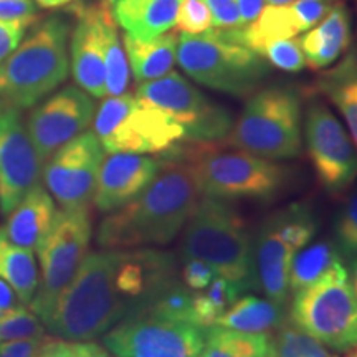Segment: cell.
Instances as JSON below:
<instances>
[{"mask_svg":"<svg viewBox=\"0 0 357 357\" xmlns=\"http://www.w3.org/2000/svg\"><path fill=\"white\" fill-rule=\"evenodd\" d=\"M178 280L174 253L146 247L101 248L86 253L43 324L66 341H93L144 310Z\"/></svg>","mask_w":357,"mask_h":357,"instance_id":"6da1fadb","label":"cell"},{"mask_svg":"<svg viewBox=\"0 0 357 357\" xmlns=\"http://www.w3.org/2000/svg\"><path fill=\"white\" fill-rule=\"evenodd\" d=\"M162 167L131 202L109 212L98 227L100 248H142L171 243L199 202L189 169L181 159L159 158Z\"/></svg>","mask_w":357,"mask_h":357,"instance_id":"7a4b0ae2","label":"cell"},{"mask_svg":"<svg viewBox=\"0 0 357 357\" xmlns=\"http://www.w3.org/2000/svg\"><path fill=\"white\" fill-rule=\"evenodd\" d=\"M181 159L200 197L270 200L288 184L289 171L271 159L218 142H184L160 158Z\"/></svg>","mask_w":357,"mask_h":357,"instance_id":"3957f363","label":"cell"},{"mask_svg":"<svg viewBox=\"0 0 357 357\" xmlns=\"http://www.w3.org/2000/svg\"><path fill=\"white\" fill-rule=\"evenodd\" d=\"M181 253L182 258L208 263L218 276L245 291L258 288L253 238L247 222L227 200L199 197L184 227Z\"/></svg>","mask_w":357,"mask_h":357,"instance_id":"277c9868","label":"cell"},{"mask_svg":"<svg viewBox=\"0 0 357 357\" xmlns=\"http://www.w3.org/2000/svg\"><path fill=\"white\" fill-rule=\"evenodd\" d=\"M70 25L50 17L30 30L24 42L0 63V100L32 108L68 78Z\"/></svg>","mask_w":357,"mask_h":357,"instance_id":"5b68a950","label":"cell"},{"mask_svg":"<svg viewBox=\"0 0 357 357\" xmlns=\"http://www.w3.org/2000/svg\"><path fill=\"white\" fill-rule=\"evenodd\" d=\"M177 61L194 82L236 98L253 95L270 75L265 58L240 42L234 29L181 33Z\"/></svg>","mask_w":357,"mask_h":357,"instance_id":"8992f818","label":"cell"},{"mask_svg":"<svg viewBox=\"0 0 357 357\" xmlns=\"http://www.w3.org/2000/svg\"><path fill=\"white\" fill-rule=\"evenodd\" d=\"M223 142L271 160L298 158L303 149L300 93L280 84L258 89Z\"/></svg>","mask_w":357,"mask_h":357,"instance_id":"52a82bcc","label":"cell"},{"mask_svg":"<svg viewBox=\"0 0 357 357\" xmlns=\"http://www.w3.org/2000/svg\"><path fill=\"white\" fill-rule=\"evenodd\" d=\"M93 132L108 154L160 158L187 142L184 128L171 114L129 93L101 102L93 119Z\"/></svg>","mask_w":357,"mask_h":357,"instance_id":"ba28073f","label":"cell"},{"mask_svg":"<svg viewBox=\"0 0 357 357\" xmlns=\"http://www.w3.org/2000/svg\"><path fill=\"white\" fill-rule=\"evenodd\" d=\"M289 316L293 324L334 351L356 347L357 296L344 263L294 293Z\"/></svg>","mask_w":357,"mask_h":357,"instance_id":"9c48e42d","label":"cell"},{"mask_svg":"<svg viewBox=\"0 0 357 357\" xmlns=\"http://www.w3.org/2000/svg\"><path fill=\"white\" fill-rule=\"evenodd\" d=\"M93 235L91 207L58 208L52 229L37 247L40 260L38 288L30 310L42 319L52 314L58 298L71 283L86 257Z\"/></svg>","mask_w":357,"mask_h":357,"instance_id":"30bf717a","label":"cell"},{"mask_svg":"<svg viewBox=\"0 0 357 357\" xmlns=\"http://www.w3.org/2000/svg\"><path fill=\"white\" fill-rule=\"evenodd\" d=\"M318 218L310 205L296 202L265 218L253 238L257 284L268 300L284 305L294 255L314 238Z\"/></svg>","mask_w":357,"mask_h":357,"instance_id":"8fae6325","label":"cell"},{"mask_svg":"<svg viewBox=\"0 0 357 357\" xmlns=\"http://www.w3.org/2000/svg\"><path fill=\"white\" fill-rule=\"evenodd\" d=\"M136 96L171 114L184 128L187 142L225 141L234 128L230 111L212 101L177 71L141 83Z\"/></svg>","mask_w":357,"mask_h":357,"instance_id":"7c38bea8","label":"cell"},{"mask_svg":"<svg viewBox=\"0 0 357 357\" xmlns=\"http://www.w3.org/2000/svg\"><path fill=\"white\" fill-rule=\"evenodd\" d=\"M102 342L116 357H200L205 328L136 312L109 329Z\"/></svg>","mask_w":357,"mask_h":357,"instance_id":"4fadbf2b","label":"cell"},{"mask_svg":"<svg viewBox=\"0 0 357 357\" xmlns=\"http://www.w3.org/2000/svg\"><path fill=\"white\" fill-rule=\"evenodd\" d=\"M305 139L319 185L341 194L357 178V149L342 123L324 102L311 101L305 114Z\"/></svg>","mask_w":357,"mask_h":357,"instance_id":"5bb4252c","label":"cell"},{"mask_svg":"<svg viewBox=\"0 0 357 357\" xmlns=\"http://www.w3.org/2000/svg\"><path fill=\"white\" fill-rule=\"evenodd\" d=\"M105 149L93 131L66 142L45 162L42 178L61 208L89 205L96 189Z\"/></svg>","mask_w":357,"mask_h":357,"instance_id":"9a60e30c","label":"cell"},{"mask_svg":"<svg viewBox=\"0 0 357 357\" xmlns=\"http://www.w3.org/2000/svg\"><path fill=\"white\" fill-rule=\"evenodd\" d=\"M42 174L43 162L26 131L22 109L0 100V208L3 215L42 184Z\"/></svg>","mask_w":357,"mask_h":357,"instance_id":"2e32d148","label":"cell"},{"mask_svg":"<svg viewBox=\"0 0 357 357\" xmlns=\"http://www.w3.org/2000/svg\"><path fill=\"white\" fill-rule=\"evenodd\" d=\"M95 113L93 96L78 86H65L32 109L26 119V131L42 162L86 131Z\"/></svg>","mask_w":357,"mask_h":357,"instance_id":"e0dca14e","label":"cell"},{"mask_svg":"<svg viewBox=\"0 0 357 357\" xmlns=\"http://www.w3.org/2000/svg\"><path fill=\"white\" fill-rule=\"evenodd\" d=\"M162 167L158 155L109 154L102 159L93 202L100 212L109 213L136 199Z\"/></svg>","mask_w":357,"mask_h":357,"instance_id":"ac0fdd59","label":"cell"},{"mask_svg":"<svg viewBox=\"0 0 357 357\" xmlns=\"http://www.w3.org/2000/svg\"><path fill=\"white\" fill-rule=\"evenodd\" d=\"M105 0L95 6H77L73 8L78 24L71 35L70 68L75 82L89 96H106L105 43H102L101 13Z\"/></svg>","mask_w":357,"mask_h":357,"instance_id":"d6986e66","label":"cell"},{"mask_svg":"<svg viewBox=\"0 0 357 357\" xmlns=\"http://www.w3.org/2000/svg\"><path fill=\"white\" fill-rule=\"evenodd\" d=\"M300 45L310 68L326 70L336 63L351 45V19L344 3L337 2L318 25L306 30Z\"/></svg>","mask_w":357,"mask_h":357,"instance_id":"ffe728a7","label":"cell"},{"mask_svg":"<svg viewBox=\"0 0 357 357\" xmlns=\"http://www.w3.org/2000/svg\"><path fill=\"white\" fill-rule=\"evenodd\" d=\"M56 211V202L50 192L38 184L8 213L7 223L2 230L8 242L35 252L50 231Z\"/></svg>","mask_w":357,"mask_h":357,"instance_id":"44dd1931","label":"cell"},{"mask_svg":"<svg viewBox=\"0 0 357 357\" xmlns=\"http://www.w3.org/2000/svg\"><path fill=\"white\" fill-rule=\"evenodd\" d=\"M182 0H111L114 20L124 32L151 40L172 30Z\"/></svg>","mask_w":357,"mask_h":357,"instance_id":"7402d4cb","label":"cell"},{"mask_svg":"<svg viewBox=\"0 0 357 357\" xmlns=\"http://www.w3.org/2000/svg\"><path fill=\"white\" fill-rule=\"evenodd\" d=\"M177 43L176 30H169L151 40H139L124 33V48L134 79L137 83L153 82L172 71L177 58Z\"/></svg>","mask_w":357,"mask_h":357,"instance_id":"603a6c76","label":"cell"},{"mask_svg":"<svg viewBox=\"0 0 357 357\" xmlns=\"http://www.w3.org/2000/svg\"><path fill=\"white\" fill-rule=\"evenodd\" d=\"M316 91L328 98L341 113L357 149V50H352L314 83Z\"/></svg>","mask_w":357,"mask_h":357,"instance_id":"cb8c5ba5","label":"cell"},{"mask_svg":"<svg viewBox=\"0 0 357 357\" xmlns=\"http://www.w3.org/2000/svg\"><path fill=\"white\" fill-rule=\"evenodd\" d=\"M200 357H275L273 337L265 333H243L211 326L205 329Z\"/></svg>","mask_w":357,"mask_h":357,"instance_id":"d4e9b609","label":"cell"},{"mask_svg":"<svg viewBox=\"0 0 357 357\" xmlns=\"http://www.w3.org/2000/svg\"><path fill=\"white\" fill-rule=\"evenodd\" d=\"M235 37L260 55L266 43L280 38H293L301 33L296 17L289 6L263 7L252 24L234 29ZM261 56V55H260Z\"/></svg>","mask_w":357,"mask_h":357,"instance_id":"484cf974","label":"cell"},{"mask_svg":"<svg viewBox=\"0 0 357 357\" xmlns=\"http://www.w3.org/2000/svg\"><path fill=\"white\" fill-rule=\"evenodd\" d=\"M0 278L17 293L22 305H30L38 288V266L33 250L8 242L0 229Z\"/></svg>","mask_w":357,"mask_h":357,"instance_id":"4316f807","label":"cell"},{"mask_svg":"<svg viewBox=\"0 0 357 357\" xmlns=\"http://www.w3.org/2000/svg\"><path fill=\"white\" fill-rule=\"evenodd\" d=\"M283 323V305L258 296L238 298L218 318L217 326L243 333L268 334ZM213 324V326H215Z\"/></svg>","mask_w":357,"mask_h":357,"instance_id":"83f0119b","label":"cell"},{"mask_svg":"<svg viewBox=\"0 0 357 357\" xmlns=\"http://www.w3.org/2000/svg\"><path fill=\"white\" fill-rule=\"evenodd\" d=\"M342 261L341 253L334 242L319 240L307 243L296 253L289 268V294L310 287L323 278L337 263Z\"/></svg>","mask_w":357,"mask_h":357,"instance_id":"f1b7e54d","label":"cell"},{"mask_svg":"<svg viewBox=\"0 0 357 357\" xmlns=\"http://www.w3.org/2000/svg\"><path fill=\"white\" fill-rule=\"evenodd\" d=\"M101 26L102 43H105L106 95H124L129 86V61L121 38H119L113 10H111V0H105V6H102Z\"/></svg>","mask_w":357,"mask_h":357,"instance_id":"f546056e","label":"cell"},{"mask_svg":"<svg viewBox=\"0 0 357 357\" xmlns=\"http://www.w3.org/2000/svg\"><path fill=\"white\" fill-rule=\"evenodd\" d=\"M243 293L247 291L240 284L217 276L204 291H194L192 321L200 328H211Z\"/></svg>","mask_w":357,"mask_h":357,"instance_id":"4dcf8cb0","label":"cell"},{"mask_svg":"<svg viewBox=\"0 0 357 357\" xmlns=\"http://www.w3.org/2000/svg\"><path fill=\"white\" fill-rule=\"evenodd\" d=\"M273 344L275 357H336L318 339L284 321L276 328Z\"/></svg>","mask_w":357,"mask_h":357,"instance_id":"1f68e13d","label":"cell"},{"mask_svg":"<svg viewBox=\"0 0 357 357\" xmlns=\"http://www.w3.org/2000/svg\"><path fill=\"white\" fill-rule=\"evenodd\" d=\"M192 301H194V291H190V289L178 280L177 283L171 284V287L164 289L162 293H159L144 310L137 312H151V314L160 316V318L194 323V321H192ZM134 314H136V312H134Z\"/></svg>","mask_w":357,"mask_h":357,"instance_id":"d6a6232c","label":"cell"},{"mask_svg":"<svg viewBox=\"0 0 357 357\" xmlns=\"http://www.w3.org/2000/svg\"><path fill=\"white\" fill-rule=\"evenodd\" d=\"M45 334H47V328L42 319L26 306H20L0 316V342L42 337Z\"/></svg>","mask_w":357,"mask_h":357,"instance_id":"836d02e7","label":"cell"},{"mask_svg":"<svg viewBox=\"0 0 357 357\" xmlns=\"http://www.w3.org/2000/svg\"><path fill=\"white\" fill-rule=\"evenodd\" d=\"M334 245L341 257L352 258L357 255V190L347 197L339 208L333 223Z\"/></svg>","mask_w":357,"mask_h":357,"instance_id":"e575fe53","label":"cell"},{"mask_svg":"<svg viewBox=\"0 0 357 357\" xmlns=\"http://www.w3.org/2000/svg\"><path fill=\"white\" fill-rule=\"evenodd\" d=\"M260 55L266 63L287 73H300L306 68V58L298 38H280L266 43Z\"/></svg>","mask_w":357,"mask_h":357,"instance_id":"d590c367","label":"cell"},{"mask_svg":"<svg viewBox=\"0 0 357 357\" xmlns=\"http://www.w3.org/2000/svg\"><path fill=\"white\" fill-rule=\"evenodd\" d=\"M213 26L212 13L204 0H182L176 29L181 33H202Z\"/></svg>","mask_w":357,"mask_h":357,"instance_id":"8d00e7d4","label":"cell"},{"mask_svg":"<svg viewBox=\"0 0 357 357\" xmlns=\"http://www.w3.org/2000/svg\"><path fill=\"white\" fill-rule=\"evenodd\" d=\"M336 3L337 0H296L289 3V7L296 17L301 32H306L318 25Z\"/></svg>","mask_w":357,"mask_h":357,"instance_id":"74e56055","label":"cell"},{"mask_svg":"<svg viewBox=\"0 0 357 357\" xmlns=\"http://www.w3.org/2000/svg\"><path fill=\"white\" fill-rule=\"evenodd\" d=\"M184 265L181 270V281L190 291H204L213 280L217 278V271L199 258H182Z\"/></svg>","mask_w":357,"mask_h":357,"instance_id":"f35d334b","label":"cell"},{"mask_svg":"<svg viewBox=\"0 0 357 357\" xmlns=\"http://www.w3.org/2000/svg\"><path fill=\"white\" fill-rule=\"evenodd\" d=\"M33 24L26 20H0V63L19 47L25 32Z\"/></svg>","mask_w":357,"mask_h":357,"instance_id":"ab89813d","label":"cell"},{"mask_svg":"<svg viewBox=\"0 0 357 357\" xmlns=\"http://www.w3.org/2000/svg\"><path fill=\"white\" fill-rule=\"evenodd\" d=\"M47 336L0 342V357H38Z\"/></svg>","mask_w":357,"mask_h":357,"instance_id":"60d3db41","label":"cell"},{"mask_svg":"<svg viewBox=\"0 0 357 357\" xmlns=\"http://www.w3.org/2000/svg\"><path fill=\"white\" fill-rule=\"evenodd\" d=\"M0 20L37 22L33 0H0Z\"/></svg>","mask_w":357,"mask_h":357,"instance_id":"b9f144b4","label":"cell"},{"mask_svg":"<svg viewBox=\"0 0 357 357\" xmlns=\"http://www.w3.org/2000/svg\"><path fill=\"white\" fill-rule=\"evenodd\" d=\"M20 306L25 305H22V301L19 300V296L13 291L10 284L6 280L0 278V316L7 314V312L17 310Z\"/></svg>","mask_w":357,"mask_h":357,"instance_id":"7bdbcfd3","label":"cell"},{"mask_svg":"<svg viewBox=\"0 0 357 357\" xmlns=\"http://www.w3.org/2000/svg\"><path fill=\"white\" fill-rule=\"evenodd\" d=\"M73 2V0H33V3H37L42 8H58L63 7L66 3Z\"/></svg>","mask_w":357,"mask_h":357,"instance_id":"ee69618b","label":"cell"},{"mask_svg":"<svg viewBox=\"0 0 357 357\" xmlns=\"http://www.w3.org/2000/svg\"><path fill=\"white\" fill-rule=\"evenodd\" d=\"M349 280L352 284V289H354L356 296H357V255L349 258Z\"/></svg>","mask_w":357,"mask_h":357,"instance_id":"f6af8a7d","label":"cell"},{"mask_svg":"<svg viewBox=\"0 0 357 357\" xmlns=\"http://www.w3.org/2000/svg\"><path fill=\"white\" fill-rule=\"evenodd\" d=\"M270 6H289V3L296 2V0H266Z\"/></svg>","mask_w":357,"mask_h":357,"instance_id":"bcb514c9","label":"cell"},{"mask_svg":"<svg viewBox=\"0 0 357 357\" xmlns=\"http://www.w3.org/2000/svg\"><path fill=\"white\" fill-rule=\"evenodd\" d=\"M347 357H357V346H356V347H352L349 354H347Z\"/></svg>","mask_w":357,"mask_h":357,"instance_id":"7dc6e473","label":"cell"}]
</instances>
